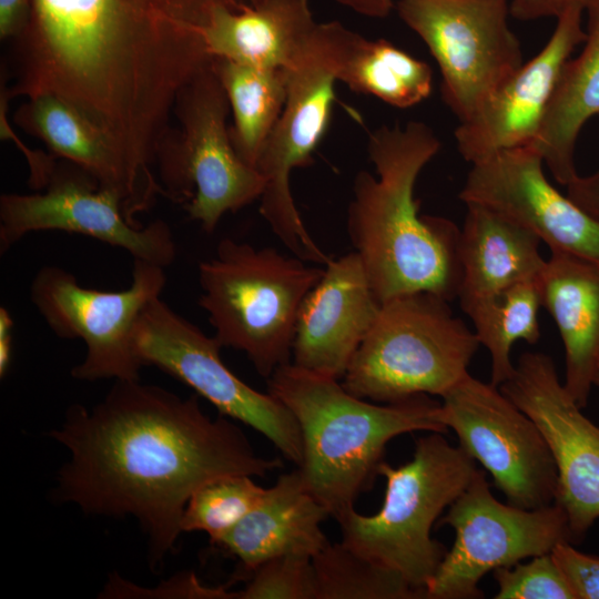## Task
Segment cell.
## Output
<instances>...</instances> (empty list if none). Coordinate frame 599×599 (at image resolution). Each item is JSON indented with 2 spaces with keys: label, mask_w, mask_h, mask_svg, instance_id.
Returning <instances> with one entry per match:
<instances>
[{
  "label": "cell",
  "mask_w": 599,
  "mask_h": 599,
  "mask_svg": "<svg viewBox=\"0 0 599 599\" xmlns=\"http://www.w3.org/2000/svg\"><path fill=\"white\" fill-rule=\"evenodd\" d=\"M263 0H32L12 40V97L59 95L116 141L151 140L206 63L215 10Z\"/></svg>",
  "instance_id": "6da1fadb"
},
{
  "label": "cell",
  "mask_w": 599,
  "mask_h": 599,
  "mask_svg": "<svg viewBox=\"0 0 599 599\" xmlns=\"http://www.w3.org/2000/svg\"><path fill=\"white\" fill-rule=\"evenodd\" d=\"M50 436L70 453L53 498L87 515L135 518L154 570L175 550L185 506L202 485L283 467L256 455L225 416H207L197 394L181 397L140 379L115 380L90 409L70 406Z\"/></svg>",
  "instance_id": "7a4b0ae2"
},
{
  "label": "cell",
  "mask_w": 599,
  "mask_h": 599,
  "mask_svg": "<svg viewBox=\"0 0 599 599\" xmlns=\"http://www.w3.org/2000/svg\"><path fill=\"white\" fill-rule=\"evenodd\" d=\"M440 142L424 122L383 125L368 139L377 176L359 171L347 210V233L378 302L427 292L458 296L460 230L447 219L419 214L414 190Z\"/></svg>",
  "instance_id": "3957f363"
},
{
  "label": "cell",
  "mask_w": 599,
  "mask_h": 599,
  "mask_svg": "<svg viewBox=\"0 0 599 599\" xmlns=\"http://www.w3.org/2000/svg\"><path fill=\"white\" fill-rule=\"evenodd\" d=\"M267 387L296 419L303 443L298 470L335 519L372 488L389 440L418 430H448L440 403L426 394L378 405L351 394L336 378L292 363L278 367Z\"/></svg>",
  "instance_id": "277c9868"
},
{
  "label": "cell",
  "mask_w": 599,
  "mask_h": 599,
  "mask_svg": "<svg viewBox=\"0 0 599 599\" xmlns=\"http://www.w3.org/2000/svg\"><path fill=\"white\" fill-rule=\"evenodd\" d=\"M475 459L453 446L443 433L419 437L413 458L393 467L383 461L384 501L374 515L349 509L336 520L342 542L399 575L422 598L447 549L433 539L432 528L443 511L466 489L476 471Z\"/></svg>",
  "instance_id": "5b68a950"
},
{
  "label": "cell",
  "mask_w": 599,
  "mask_h": 599,
  "mask_svg": "<svg viewBox=\"0 0 599 599\" xmlns=\"http://www.w3.org/2000/svg\"><path fill=\"white\" fill-rule=\"evenodd\" d=\"M272 247L223 238L199 264L200 306L223 347L242 351L268 378L291 363L300 307L324 268Z\"/></svg>",
  "instance_id": "8992f818"
},
{
  "label": "cell",
  "mask_w": 599,
  "mask_h": 599,
  "mask_svg": "<svg viewBox=\"0 0 599 599\" xmlns=\"http://www.w3.org/2000/svg\"><path fill=\"white\" fill-rule=\"evenodd\" d=\"M480 343L445 298L417 292L393 297L354 354L343 386L376 403L443 396L465 375Z\"/></svg>",
  "instance_id": "52a82bcc"
},
{
  "label": "cell",
  "mask_w": 599,
  "mask_h": 599,
  "mask_svg": "<svg viewBox=\"0 0 599 599\" xmlns=\"http://www.w3.org/2000/svg\"><path fill=\"white\" fill-rule=\"evenodd\" d=\"M231 110L212 57L177 93L170 128L156 153L162 195L183 205L212 233L227 212L261 197L264 179L237 154L226 124Z\"/></svg>",
  "instance_id": "ba28073f"
},
{
  "label": "cell",
  "mask_w": 599,
  "mask_h": 599,
  "mask_svg": "<svg viewBox=\"0 0 599 599\" xmlns=\"http://www.w3.org/2000/svg\"><path fill=\"white\" fill-rule=\"evenodd\" d=\"M353 32L338 21L316 24L298 60L285 70L286 101L256 163L264 179L260 214L295 256L324 265L332 257L319 248L303 223L290 177L294 169L312 163L327 131L335 83Z\"/></svg>",
  "instance_id": "9c48e42d"
},
{
  "label": "cell",
  "mask_w": 599,
  "mask_h": 599,
  "mask_svg": "<svg viewBox=\"0 0 599 599\" xmlns=\"http://www.w3.org/2000/svg\"><path fill=\"white\" fill-rule=\"evenodd\" d=\"M165 284L164 267L141 260H134L131 285L116 292L82 286L69 271L47 265L31 281L30 300L58 337L84 342V359L71 370L75 379L135 380L143 367L135 325Z\"/></svg>",
  "instance_id": "30bf717a"
},
{
  "label": "cell",
  "mask_w": 599,
  "mask_h": 599,
  "mask_svg": "<svg viewBox=\"0 0 599 599\" xmlns=\"http://www.w3.org/2000/svg\"><path fill=\"white\" fill-rule=\"evenodd\" d=\"M221 348L214 336L160 297L144 307L134 329V349L142 366H155L184 383L220 415L261 433L298 467L303 443L293 414L271 393H261L238 378L222 361Z\"/></svg>",
  "instance_id": "8fae6325"
},
{
  "label": "cell",
  "mask_w": 599,
  "mask_h": 599,
  "mask_svg": "<svg viewBox=\"0 0 599 599\" xmlns=\"http://www.w3.org/2000/svg\"><path fill=\"white\" fill-rule=\"evenodd\" d=\"M34 193L0 196V252L38 231L87 235L130 253L134 260L170 266L176 257L171 227L163 220L132 221L122 196L81 166L55 159L32 186Z\"/></svg>",
  "instance_id": "7c38bea8"
},
{
  "label": "cell",
  "mask_w": 599,
  "mask_h": 599,
  "mask_svg": "<svg viewBox=\"0 0 599 599\" xmlns=\"http://www.w3.org/2000/svg\"><path fill=\"white\" fill-rule=\"evenodd\" d=\"M395 9L436 60L441 97L459 122L524 63L508 0H397Z\"/></svg>",
  "instance_id": "4fadbf2b"
},
{
  "label": "cell",
  "mask_w": 599,
  "mask_h": 599,
  "mask_svg": "<svg viewBox=\"0 0 599 599\" xmlns=\"http://www.w3.org/2000/svg\"><path fill=\"white\" fill-rule=\"evenodd\" d=\"M439 524L450 526L456 538L426 588L429 599L483 598L478 585L487 572L571 542L567 515L558 504L535 509L502 504L479 469Z\"/></svg>",
  "instance_id": "5bb4252c"
},
{
  "label": "cell",
  "mask_w": 599,
  "mask_h": 599,
  "mask_svg": "<svg viewBox=\"0 0 599 599\" xmlns=\"http://www.w3.org/2000/svg\"><path fill=\"white\" fill-rule=\"evenodd\" d=\"M441 398L443 424L491 475L508 504L535 509L556 501L550 450L536 424L499 387L468 373Z\"/></svg>",
  "instance_id": "9a60e30c"
},
{
  "label": "cell",
  "mask_w": 599,
  "mask_h": 599,
  "mask_svg": "<svg viewBox=\"0 0 599 599\" xmlns=\"http://www.w3.org/2000/svg\"><path fill=\"white\" fill-rule=\"evenodd\" d=\"M498 387L541 433L558 475L555 502L577 542L599 518V427L582 414L547 354H521Z\"/></svg>",
  "instance_id": "2e32d148"
},
{
  "label": "cell",
  "mask_w": 599,
  "mask_h": 599,
  "mask_svg": "<svg viewBox=\"0 0 599 599\" xmlns=\"http://www.w3.org/2000/svg\"><path fill=\"white\" fill-rule=\"evenodd\" d=\"M544 165L532 145L499 152L471 164L459 197L534 233L551 253L599 263V221L561 194L547 180Z\"/></svg>",
  "instance_id": "e0dca14e"
},
{
  "label": "cell",
  "mask_w": 599,
  "mask_h": 599,
  "mask_svg": "<svg viewBox=\"0 0 599 599\" xmlns=\"http://www.w3.org/2000/svg\"><path fill=\"white\" fill-rule=\"evenodd\" d=\"M582 1L558 17L544 48L506 79L455 131L457 149L470 164L499 152L531 145L545 120L561 71L586 39Z\"/></svg>",
  "instance_id": "ac0fdd59"
},
{
  "label": "cell",
  "mask_w": 599,
  "mask_h": 599,
  "mask_svg": "<svg viewBox=\"0 0 599 599\" xmlns=\"http://www.w3.org/2000/svg\"><path fill=\"white\" fill-rule=\"evenodd\" d=\"M380 306L355 251L331 258L300 307L291 363L343 378Z\"/></svg>",
  "instance_id": "d6986e66"
},
{
  "label": "cell",
  "mask_w": 599,
  "mask_h": 599,
  "mask_svg": "<svg viewBox=\"0 0 599 599\" xmlns=\"http://www.w3.org/2000/svg\"><path fill=\"white\" fill-rule=\"evenodd\" d=\"M538 286L564 343V386L583 408L599 368V263L551 253Z\"/></svg>",
  "instance_id": "ffe728a7"
},
{
  "label": "cell",
  "mask_w": 599,
  "mask_h": 599,
  "mask_svg": "<svg viewBox=\"0 0 599 599\" xmlns=\"http://www.w3.org/2000/svg\"><path fill=\"white\" fill-rule=\"evenodd\" d=\"M328 516L297 468L266 488L257 505L215 546L236 558L247 573L281 555L313 557L329 542L321 527Z\"/></svg>",
  "instance_id": "44dd1931"
},
{
  "label": "cell",
  "mask_w": 599,
  "mask_h": 599,
  "mask_svg": "<svg viewBox=\"0 0 599 599\" xmlns=\"http://www.w3.org/2000/svg\"><path fill=\"white\" fill-rule=\"evenodd\" d=\"M317 22L309 0H263L240 11H214L204 30L207 52L257 68H292Z\"/></svg>",
  "instance_id": "7402d4cb"
},
{
  "label": "cell",
  "mask_w": 599,
  "mask_h": 599,
  "mask_svg": "<svg viewBox=\"0 0 599 599\" xmlns=\"http://www.w3.org/2000/svg\"><path fill=\"white\" fill-rule=\"evenodd\" d=\"M466 206L458 244L461 280L457 297L461 309L517 283L538 278L546 263L534 233L487 207Z\"/></svg>",
  "instance_id": "603a6c76"
},
{
  "label": "cell",
  "mask_w": 599,
  "mask_h": 599,
  "mask_svg": "<svg viewBox=\"0 0 599 599\" xmlns=\"http://www.w3.org/2000/svg\"><path fill=\"white\" fill-rule=\"evenodd\" d=\"M14 123L41 140L49 153L70 161L123 199L129 217L144 212L126 166L106 133L75 105L55 94H39L22 103Z\"/></svg>",
  "instance_id": "cb8c5ba5"
},
{
  "label": "cell",
  "mask_w": 599,
  "mask_h": 599,
  "mask_svg": "<svg viewBox=\"0 0 599 599\" xmlns=\"http://www.w3.org/2000/svg\"><path fill=\"white\" fill-rule=\"evenodd\" d=\"M587 16L583 48L560 74L539 133L531 144L554 179L567 186L577 175L576 144L582 126L599 116V0H582Z\"/></svg>",
  "instance_id": "d4e9b609"
},
{
  "label": "cell",
  "mask_w": 599,
  "mask_h": 599,
  "mask_svg": "<svg viewBox=\"0 0 599 599\" xmlns=\"http://www.w3.org/2000/svg\"><path fill=\"white\" fill-rule=\"evenodd\" d=\"M212 61L233 113V126L230 129L233 145L240 158L256 169L286 101V71L257 68L224 58L212 57Z\"/></svg>",
  "instance_id": "484cf974"
},
{
  "label": "cell",
  "mask_w": 599,
  "mask_h": 599,
  "mask_svg": "<svg viewBox=\"0 0 599 599\" xmlns=\"http://www.w3.org/2000/svg\"><path fill=\"white\" fill-rule=\"evenodd\" d=\"M338 81L354 92L405 109L428 98L433 71L428 63L388 40H369L353 32L338 71Z\"/></svg>",
  "instance_id": "4316f807"
},
{
  "label": "cell",
  "mask_w": 599,
  "mask_h": 599,
  "mask_svg": "<svg viewBox=\"0 0 599 599\" xmlns=\"http://www.w3.org/2000/svg\"><path fill=\"white\" fill-rule=\"evenodd\" d=\"M540 306L538 278H535L463 309L470 317L480 345L490 353V384L498 387L512 374L510 349L517 341L535 344L540 338Z\"/></svg>",
  "instance_id": "83f0119b"
},
{
  "label": "cell",
  "mask_w": 599,
  "mask_h": 599,
  "mask_svg": "<svg viewBox=\"0 0 599 599\" xmlns=\"http://www.w3.org/2000/svg\"><path fill=\"white\" fill-rule=\"evenodd\" d=\"M316 599H416L422 596L399 575L331 541L312 558Z\"/></svg>",
  "instance_id": "f1b7e54d"
},
{
  "label": "cell",
  "mask_w": 599,
  "mask_h": 599,
  "mask_svg": "<svg viewBox=\"0 0 599 599\" xmlns=\"http://www.w3.org/2000/svg\"><path fill=\"white\" fill-rule=\"evenodd\" d=\"M265 489L250 475H226L207 481L189 499L182 532H204L216 545L257 505Z\"/></svg>",
  "instance_id": "f546056e"
},
{
  "label": "cell",
  "mask_w": 599,
  "mask_h": 599,
  "mask_svg": "<svg viewBox=\"0 0 599 599\" xmlns=\"http://www.w3.org/2000/svg\"><path fill=\"white\" fill-rule=\"evenodd\" d=\"M311 556L285 554L271 558L253 571L237 599H316Z\"/></svg>",
  "instance_id": "4dcf8cb0"
},
{
  "label": "cell",
  "mask_w": 599,
  "mask_h": 599,
  "mask_svg": "<svg viewBox=\"0 0 599 599\" xmlns=\"http://www.w3.org/2000/svg\"><path fill=\"white\" fill-rule=\"evenodd\" d=\"M496 599H575L551 552L495 569Z\"/></svg>",
  "instance_id": "1f68e13d"
},
{
  "label": "cell",
  "mask_w": 599,
  "mask_h": 599,
  "mask_svg": "<svg viewBox=\"0 0 599 599\" xmlns=\"http://www.w3.org/2000/svg\"><path fill=\"white\" fill-rule=\"evenodd\" d=\"M551 556L575 599H599V557L576 550L569 541L559 542L551 550Z\"/></svg>",
  "instance_id": "d6a6232c"
},
{
  "label": "cell",
  "mask_w": 599,
  "mask_h": 599,
  "mask_svg": "<svg viewBox=\"0 0 599 599\" xmlns=\"http://www.w3.org/2000/svg\"><path fill=\"white\" fill-rule=\"evenodd\" d=\"M131 595H145L144 597H162V598H199V599H236L237 592L230 591L225 587H206L200 583L194 575H183L175 577L155 590L142 589L141 592Z\"/></svg>",
  "instance_id": "836d02e7"
},
{
  "label": "cell",
  "mask_w": 599,
  "mask_h": 599,
  "mask_svg": "<svg viewBox=\"0 0 599 599\" xmlns=\"http://www.w3.org/2000/svg\"><path fill=\"white\" fill-rule=\"evenodd\" d=\"M32 0H0V38L3 41L17 39L27 28Z\"/></svg>",
  "instance_id": "e575fe53"
},
{
  "label": "cell",
  "mask_w": 599,
  "mask_h": 599,
  "mask_svg": "<svg viewBox=\"0 0 599 599\" xmlns=\"http://www.w3.org/2000/svg\"><path fill=\"white\" fill-rule=\"evenodd\" d=\"M567 195L599 221V170L587 176L577 175L567 185Z\"/></svg>",
  "instance_id": "d590c367"
},
{
  "label": "cell",
  "mask_w": 599,
  "mask_h": 599,
  "mask_svg": "<svg viewBox=\"0 0 599 599\" xmlns=\"http://www.w3.org/2000/svg\"><path fill=\"white\" fill-rule=\"evenodd\" d=\"M582 0H511L510 14L518 20L531 21L557 18L570 3Z\"/></svg>",
  "instance_id": "8d00e7d4"
},
{
  "label": "cell",
  "mask_w": 599,
  "mask_h": 599,
  "mask_svg": "<svg viewBox=\"0 0 599 599\" xmlns=\"http://www.w3.org/2000/svg\"><path fill=\"white\" fill-rule=\"evenodd\" d=\"M338 4L353 10L357 14L383 19L395 9V0H335Z\"/></svg>",
  "instance_id": "74e56055"
},
{
  "label": "cell",
  "mask_w": 599,
  "mask_h": 599,
  "mask_svg": "<svg viewBox=\"0 0 599 599\" xmlns=\"http://www.w3.org/2000/svg\"><path fill=\"white\" fill-rule=\"evenodd\" d=\"M14 322L10 312L0 307V375L3 377L10 366L13 344Z\"/></svg>",
  "instance_id": "f35d334b"
},
{
  "label": "cell",
  "mask_w": 599,
  "mask_h": 599,
  "mask_svg": "<svg viewBox=\"0 0 599 599\" xmlns=\"http://www.w3.org/2000/svg\"><path fill=\"white\" fill-rule=\"evenodd\" d=\"M593 385L599 387V368H598L597 374L595 376Z\"/></svg>",
  "instance_id": "ab89813d"
}]
</instances>
